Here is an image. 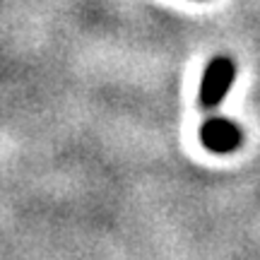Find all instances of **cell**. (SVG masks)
<instances>
[{
  "label": "cell",
  "instance_id": "obj_1",
  "mask_svg": "<svg viewBox=\"0 0 260 260\" xmlns=\"http://www.w3.org/2000/svg\"><path fill=\"white\" fill-rule=\"evenodd\" d=\"M234 77H236L234 60H229V58H214L212 63L205 68L203 84H200V106L203 109H214L226 96Z\"/></svg>",
  "mask_w": 260,
  "mask_h": 260
},
{
  "label": "cell",
  "instance_id": "obj_2",
  "mask_svg": "<svg viewBox=\"0 0 260 260\" xmlns=\"http://www.w3.org/2000/svg\"><path fill=\"white\" fill-rule=\"evenodd\" d=\"M200 138H203V145L212 152H232V149L239 147L241 142V130L236 128L234 123L224 121V118H212L207 121L200 130Z\"/></svg>",
  "mask_w": 260,
  "mask_h": 260
}]
</instances>
